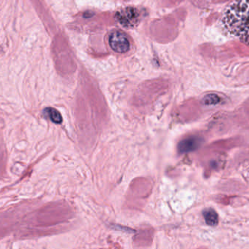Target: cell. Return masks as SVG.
<instances>
[{
  "label": "cell",
  "mask_w": 249,
  "mask_h": 249,
  "mask_svg": "<svg viewBox=\"0 0 249 249\" xmlns=\"http://www.w3.org/2000/svg\"><path fill=\"white\" fill-rule=\"evenodd\" d=\"M222 24L231 35L249 46V0H236L225 10Z\"/></svg>",
  "instance_id": "6da1fadb"
},
{
  "label": "cell",
  "mask_w": 249,
  "mask_h": 249,
  "mask_svg": "<svg viewBox=\"0 0 249 249\" xmlns=\"http://www.w3.org/2000/svg\"><path fill=\"white\" fill-rule=\"evenodd\" d=\"M109 45L113 51L118 53H124L130 50L128 37L121 31L115 30L110 35Z\"/></svg>",
  "instance_id": "7a4b0ae2"
},
{
  "label": "cell",
  "mask_w": 249,
  "mask_h": 249,
  "mask_svg": "<svg viewBox=\"0 0 249 249\" xmlns=\"http://www.w3.org/2000/svg\"><path fill=\"white\" fill-rule=\"evenodd\" d=\"M117 20L124 27L132 28L136 26L139 19V13L135 8L127 7L118 12Z\"/></svg>",
  "instance_id": "3957f363"
},
{
  "label": "cell",
  "mask_w": 249,
  "mask_h": 249,
  "mask_svg": "<svg viewBox=\"0 0 249 249\" xmlns=\"http://www.w3.org/2000/svg\"><path fill=\"white\" fill-rule=\"evenodd\" d=\"M200 144V139L195 137H191L183 140L180 143L178 148H179V151L181 152H191V151L197 149Z\"/></svg>",
  "instance_id": "277c9868"
},
{
  "label": "cell",
  "mask_w": 249,
  "mask_h": 249,
  "mask_svg": "<svg viewBox=\"0 0 249 249\" xmlns=\"http://www.w3.org/2000/svg\"><path fill=\"white\" fill-rule=\"evenodd\" d=\"M206 223L210 226H216L219 222L217 213L213 209H207L203 212Z\"/></svg>",
  "instance_id": "5b68a950"
},
{
  "label": "cell",
  "mask_w": 249,
  "mask_h": 249,
  "mask_svg": "<svg viewBox=\"0 0 249 249\" xmlns=\"http://www.w3.org/2000/svg\"><path fill=\"white\" fill-rule=\"evenodd\" d=\"M44 114L55 124H61L62 122L61 114L54 108H47L44 110Z\"/></svg>",
  "instance_id": "8992f818"
},
{
  "label": "cell",
  "mask_w": 249,
  "mask_h": 249,
  "mask_svg": "<svg viewBox=\"0 0 249 249\" xmlns=\"http://www.w3.org/2000/svg\"><path fill=\"white\" fill-rule=\"evenodd\" d=\"M219 98L218 96H216V95H209V96H206L205 98L204 102L206 104H209V105H211V104H215L219 102Z\"/></svg>",
  "instance_id": "52a82bcc"
}]
</instances>
